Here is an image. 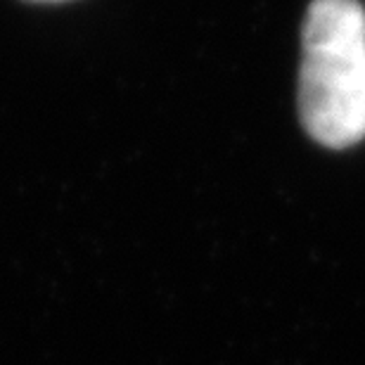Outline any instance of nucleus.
<instances>
[{"instance_id":"obj_1","label":"nucleus","mask_w":365,"mask_h":365,"mask_svg":"<svg viewBox=\"0 0 365 365\" xmlns=\"http://www.w3.org/2000/svg\"><path fill=\"white\" fill-rule=\"evenodd\" d=\"M299 69V119L313 140L344 150L365 138V10L359 0H313Z\"/></svg>"},{"instance_id":"obj_2","label":"nucleus","mask_w":365,"mask_h":365,"mask_svg":"<svg viewBox=\"0 0 365 365\" xmlns=\"http://www.w3.org/2000/svg\"><path fill=\"white\" fill-rule=\"evenodd\" d=\"M34 3H64V0H34Z\"/></svg>"}]
</instances>
